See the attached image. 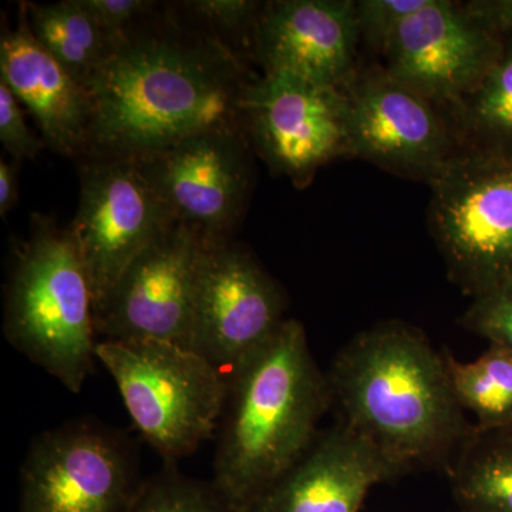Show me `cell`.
Wrapping results in <instances>:
<instances>
[{
  "label": "cell",
  "instance_id": "cell-2",
  "mask_svg": "<svg viewBox=\"0 0 512 512\" xmlns=\"http://www.w3.org/2000/svg\"><path fill=\"white\" fill-rule=\"evenodd\" d=\"M328 380L339 420L404 474L450 470L476 427L454 394L444 352L403 320L355 336L333 360Z\"/></svg>",
  "mask_w": 512,
  "mask_h": 512
},
{
  "label": "cell",
  "instance_id": "cell-28",
  "mask_svg": "<svg viewBox=\"0 0 512 512\" xmlns=\"http://www.w3.org/2000/svg\"><path fill=\"white\" fill-rule=\"evenodd\" d=\"M468 19L498 39L512 36V0H471L461 3Z\"/></svg>",
  "mask_w": 512,
  "mask_h": 512
},
{
  "label": "cell",
  "instance_id": "cell-24",
  "mask_svg": "<svg viewBox=\"0 0 512 512\" xmlns=\"http://www.w3.org/2000/svg\"><path fill=\"white\" fill-rule=\"evenodd\" d=\"M461 325L512 355V278L474 298Z\"/></svg>",
  "mask_w": 512,
  "mask_h": 512
},
{
  "label": "cell",
  "instance_id": "cell-18",
  "mask_svg": "<svg viewBox=\"0 0 512 512\" xmlns=\"http://www.w3.org/2000/svg\"><path fill=\"white\" fill-rule=\"evenodd\" d=\"M20 8L37 42L86 87L116 49V40L80 8L77 0L50 5L22 2Z\"/></svg>",
  "mask_w": 512,
  "mask_h": 512
},
{
  "label": "cell",
  "instance_id": "cell-20",
  "mask_svg": "<svg viewBox=\"0 0 512 512\" xmlns=\"http://www.w3.org/2000/svg\"><path fill=\"white\" fill-rule=\"evenodd\" d=\"M448 110L461 148L512 161V36L477 89Z\"/></svg>",
  "mask_w": 512,
  "mask_h": 512
},
{
  "label": "cell",
  "instance_id": "cell-14",
  "mask_svg": "<svg viewBox=\"0 0 512 512\" xmlns=\"http://www.w3.org/2000/svg\"><path fill=\"white\" fill-rule=\"evenodd\" d=\"M503 49L504 40L468 19L461 3L427 0L397 29L384 52L383 69L448 109L477 89Z\"/></svg>",
  "mask_w": 512,
  "mask_h": 512
},
{
  "label": "cell",
  "instance_id": "cell-25",
  "mask_svg": "<svg viewBox=\"0 0 512 512\" xmlns=\"http://www.w3.org/2000/svg\"><path fill=\"white\" fill-rule=\"evenodd\" d=\"M355 3L360 40L384 55L403 20L423 8L427 0H357Z\"/></svg>",
  "mask_w": 512,
  "mask_h": 512
},
{
  "label": "cell",
  "instance_id": "cell-30",
  "mask_svg": "<svg viewBox=\"0 0 512 512\" xmlns=\"http://www.w3.org/2000/svg\"><path fill=\"white\" fill-rule=\"evenodd\" d=\"M504 431H510V433H512V427H511V429H508V430H504Z\"/></svg>",
  "mask_w": 512,
  "mask_h": 512
},
{
  "label": "cell",
  "instance_id": "cell-4",
  "mask_svg": "<svg viewBox=\"0 0 512 512\" xmlns=\"http://www.w3.org/2000/svg\"><path fill=\"white\" fill-rule=\"evenodd\" d=\"M3 330L18 352L82 392L99 343L92 284L67 228L45 215H33L29 237L13 247Z\"/></svg>",
  "mask_w": 512,
  "mask_h": 512
},
{
  "label": "cell",
  "instance_id": "cell-26",
  "mask_svg": "<svg viewBox=\"0 0 512 512\" xmlns=\"http://www.w3.org/2000/svg\"><path fill=\"white\" fill-rule=\"evenodd\" d=\"M80 8L117 43L157 15L151 0H77Z\"/></svg>",
  "mask_w": 512,
  "mask_h": 512
},
{
  "label": "cell",
  "instance_id": "cell-1",
  "mask_svg": "<svg viewBox=\"0 0 512 512\" xmlns=\"http://www.w3.org/2000/svg\"><path fill=\"white\" fill-rule=\"evenodd\" d=\"M254 77L217 37L157 13L87 84L93 121L84 157L134 161L204 131H244L242 99Z\"/></svg>",
  "mask_w": 512,
  "mask_h": 512
},
{
  "label": "cell",
  "instance_id": "cell-23",
  "mask_svg": "<svg viewBox=\"0 0 512 512\" xmlns=\"http://www.w3.org/2000/svg\"><path fill=\"white\" fill-rule=\"evenodd\" d=\"M178 8L190 13L191 22L235 52L242 43L249 52L252 30L264 3L255 0H195L178 3ZM238 53V52H237Z\"/></svg>",
  "mask_w": 512,
  "mask_h": 512
},
{
  "label": "cell",
  "instance_id": "cell-16",
  "mask_svg": "<svg viewBox=\"0 0 512 512\" xmlns=\"http://www.w3.org/2000/svg\"><path fill=\"white\" fill-rule=\"evenodd\" d=\"M403 474L338 420L320 431L301 460L242 512H359L375 485Z\"/></svg>",
  "mask_w": 512,
  "mask_h": 512
},
{
  "label": "cell",
  "instance_id": "cell-27",
  "mask_svg": "<svg viewBox=\"0 0 512 512\" xmlns=\"http://www.w3.org/2000/svg\"><path fill=\"white\" fill-rule=\"evenodd\" d=\"M0 141L15 160L35 158L45 147L26 123L20 101L5 83L0 82Z\"/></svg>",
  "mask_w": 512,
  "mask_h": 512
},
{
  "label": "cell",
  "instance_id": "cell-12",
  "mask_svg": "<svg viewBox=\"0 0 512 512\" xmlns=\"http://www.w3.org/2000/svg\"><path fill=\"white\" fill-rule=\"evenodd\" d=\"M286 305L281 285L247 248L234 239L205 247L190 349L228 373L284 325Z\"/></svg>",
  "mask_w": 512,
  "mask_h": 512
},
{
  "label": "cell",
  "instance_id": "cell-8",
  "mask_svg": "<svg viewBox=\"0 0 512 512\" xmlns=\"http://www.w3.org/2000/svg\"><path fill=\"white\" fill-rule=\"evenodd\" d=\"M252 154L244 131L218 128L134 163L174 220L210 247L232 241L247 212L255 183Z\"/></svg>",
  "mask_w": 512,
  "mask_h": 512
},
{
  "label": "cell",
  "instance_id": "cell-29",
  "mask_svg": "<svg viewBox=\"0 0 512 512\" xmlns=\"http://www.w3.org/2000/svg\"><path fill=\"white\" fill-rule=\"evenodd\" d=\"M19 160H0V215L5 218L19 198Z\"/></svg>",
  "mask_w": 512,
  "mask_h": 512
},
{
  "label": "cell",
  "instance_id": "cell-3",
  "mask_svg": "<svg viewBox=\"0 0 512 512\" xmlns=\"http://www.w3.org/2000/svg\"><path fill=\"white\" fill-rule=\"evenodd\" d=\"M225 377L212 483L242 512L315 443L332 393L305 326L291 318Z\"/></svg>",
  "mask_w": 512,
  "mask_h": 512
},
{
  "label": "cell",
  "instance_id": "cell-5",
  "mask_svg": "<svg viewBox=\"0 0 512 512\" xmlns=\"http://www.w3.org/2000/svg\"><path fill=\"white\" fill-rule=\"evenodd\" d=\"M96 357L164 461L177 463L215 439L227 377L200 353L161 340H99Z\"/></svg>",
  "mask_w": 512,
  "mask_h": 512
},
{
  "label": "cell",
  "instance_id": "cell-7",
  "mask_svg": "<svg viewBox=\"0 0 512 512\" xmlns=\"http://www.w3.org/2000/svg\"><path fill=\"white\" fill-rule=\"evenodd\" d=\"M143 481L120 431L72 421L30 446L20 468L19 512H126Z\"/></svg>",
  "mask_w": 512,
  "mask_h": 512
},
{
  "label": "cell",
  "instance_id": "cell-21",
  "mask_svg": "<svg viewBox=\"0 0 512 512\" xmlns=\"http://www.w3.org/2000/svg\"><path fill=\"white\" fill-rule=\"evenodd\" d=\"M448 375L458 403L464 412L474 414L481 431L508 430L512 427V355L488 345L473 362H458L448 350Z\"/></svg>",
  "mask_w": 512,
  "mask_h": 512
},
{
  "label": "cell",
  "instance_id": "cell-19",
  "mask_svg": "<svg viewBox=\"0 0 512 512\" xmlns=\"http://www.w3.org/2000/svg\"><path fill=\"white\" fill-rule=\"evenodd\" d=\"M447 473L460 512H512V433L474 427Z\"/></svg>",
  "mask_w": 512,
  "mask_h": 512
},
{
  "label": "cell",
  "instance_id": "cell-9",
  "mask_svg": "<svg viewBox=\"0 0 512 512\" xmlns=\"http://www.w3.org/2000/svg\"><path fill=\"white\" fill-rule=\"evenodd\" d=\"M241 113L252 151L296 188L308 187L323 165L348 156L345 89L264 73L248 84Z\"/></svg>",
  "mask_w": 512,
  "mask_h": 512
},
{
  "label": "cell",
  "instance_id": "cell-15",
  "mask_svg": "<svg viewBox=\"0 0 512 512\" xmlns=\"http://www.w3.org/2000/svg\"><path fill=\"white\" fill-rule=\"evenodd\" d=\"M359 43L353 0H275L259 13L249 53L264 73L345 89L359 72Z\"/></svg>",
  "mask_w": 512,
  "mask_h": 512
},
{
  "label": "cell",
  "instance_id": "cell-17",
  "mask_svg": "<svg viewBox=\"0 0 512 512\" xmlns=\"http://www.w3.org/2000/svg\"><path fill=\"white\" fill-rule=\"evenodd\" d=\"M0 82L28 107L46 147L76 161L84 157L93 121L89 90L37 42L22 8L18 26L0 39Z\"/></svg>",
  "mask_w": 512,
  "mask_h": 512
},
{
  "label": "cell",
  "instance_id": "cell-22",
  "mask_svg": "<svg viewBox=\"0 0 512 512\" xmlns=\"http://www.w3.org/2000/svg\"><path fill=\"white\" fill-rule=\"evenodd\" d=\"M126 512H239L214 483L181 473L174 461H165L154 476L144 478Z\"/></svg>",
  "mask_w": 512,
  "mask_h": 512
},
{
  "label": "cell",
  "instance_id": "cell-13",
  "mask_svg": "<svg viewBox=\"0 0 512 512\" xmlns=\"http://www.w3.org/2000/svg\"><path fill=\"white\" fill-rule=\"evenodd\" d=\"M345 93L348 156L429 184L461 150L439 106L383 67L357 72Z\"/></svg>",
  "mask_w": 512,
  "mask_h": 512
},
{
  "label": "cell",
  "instance_id": "cell-6",
  "mask_svg": "<svg viewBox=\"0 0 512 512\" xmlns=\"http://www.w3.org/2000/svg\"><path fill=\"white\" fill-rule=\"evenodd\" d=\"M431 234L471 298L512 278V161L460 151L429 183Z\"/></svg>",
  "mask_w": 512,
  "mask_h": 512
},
{
  "label": "cell",
  "instance_id": "cell-10",
  "mask_svg": "<svg viewBox=\"0 0 512 512\" xmlns=\"http://www.w3.org/2000/svg\"><path fill=\"white\" fill-rule=\"evenodd\" d=\"M77 165L79 207L67 231L86 266L96 306L128 264L175 220L134 161L83 157Z\"/></svg>",
  "mask_w": 512,
  "mask_h": 512
},
{
  "label": "cell",
  "instance_id": "cell-11",
  "mask_svg": "<svg viewBox=\"0 0 512 512\" xmlns=\"http://www.w3.org/2000/svg\"><path fill=\"white\" fill-rule=\"evenodd\" d=\"M204 249L178 221L161 232L94 306L99 340H161L190 348Z\"/></svg>",
  "mask_w": 512,
  "mask_h": 512
}]
</instances>
